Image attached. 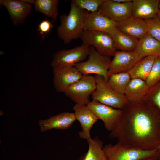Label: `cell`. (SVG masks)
Instances as JSON below:
<instances>
[{
  "label": "cell",
  "mask_w": 160,
  "mask_h": 160,
  "mask_svg": "<svg viewBox=\"0 0 160 160\" xmlns=\"http://www.w3.org/2000/svg\"><path fill=\"white\" fill-rule=\"evenodd\" d=\"M89 47L82 44L71 49L58 51L53 56L51 66L53 68L74 66L88 56Z\"/></svg>",
  "instance_id": "cell-8"
},
{
  "label": "cell",
  "mask_w": 160,
  "mask_h": 160,
  "mask_svg": "<svg viewBox=\"0 0 160 160\" xmlns=\"http://www.w3.org/2000/svg\"><path fill=\"white\" fill-rule=\"evenodd\" d=\"M73 109L76 120L80 122L82 129L79 132V136L80 138L87 140L91 138V129L98 119L87 105H75Z\"/></svg>",
  "instance_id": "cell-14"
},
{
  "label": "cell",
  "mask_w": 160,
  "mask_h": 160,
  "mask_svg": "<svg viewBox=\"0 0 160 160\" xmlns=\"http://www.w3.org/2000/svg\"><path fill=\"white\" fill-rule=\"evenodd\" d=\"M157 150H158V151L159 153V156H160V143H159V145L158 148H157Z\"/></svg>",
  "instance_id": "cell-34"
},
{
  "label": "cell",
  "mask_w": 160,
  "mask_h": 160,
  "mask_svg": "<svg viewBox=\"0 0 160 160\" xmlns=\"http://www.w3.org/2000/svg\"><path fill=\"white\" fill-rule=\"evenodd\" d=\"M132 1L120 3L113 0H105L98 11L114 22H120L131 16Z\"/></svg>",
  "instance_id": "cell-10"
},
{
  "label": "cell",
  "mask_w": 160,
  "mask_h": 160,
  "mask_svg": "<svg viewBox=\"0 0 160 160\" xmlns=\"http://www.w3.org/2000/svg\"><path fill=\"white\" fill-rule=\"evenodd\" d=\"M116 25L117 22L110 19L98 11L89 12L85 18L84 30L109 33L116 27Z\"/></svg>",
  "instance_id": "cell-15"
},
{
  "label": "cell",
  "mask_w": 160,
  "mask_h": 160,
  "mask_svg": "<svg viewBox=\"0 0 160 160\" xmlns=\"http://www.w3.org/2000/svg\"><path fill=\"white\" fill-rule=\"evenodd\" d=\"M96 84L95 77L83 75L78 81L69 86L64 92L78 105H87L89 97L95 90Z\"/></svg>",
  "instance_id": "cell-7"
},
{
  "label": "cell",
  "mask_w": 160,
  "mask_h": 160,
  "mask_svg": "<svg viewBox=\"0 0 160 160\" xmlns=\"http://www.w3.org/2000/svg\"><path fill=\"white\" fill-rule=\"evenodd\" d=\"M122 110L121 119L110 137L142 149H157L160 141V111L144 100L129 103Z\"/></svg>",
  "instance_id": "cell-1"
},
{
  "label": "cell",
  "mask_w": 160,
  "mask_h": 160,
  "mask_svg": "<svg viewBox=\"0 0 160 160\" xmlns=\"http://www.w3.org/2000/svg\"><path fill=\"white\" fill-rule=\"evenodd\" d=\"M111 60L110 57L99 54L93 47L90 46L87 60L78 63L74 66L83 75L95 74L102 76L108 81V72Z\"/></svg>",
  "instance_id": "cell-5"
},
{
  "label": "cell",
  "mask_w": 160,
  "mask_h": 160,
  "mask_svg": "<svg viewBox=\"0 0 160 160\" xmlns=\"http://www.w3.org/2000/svg\"><path fill=\"white\" fill-rule=\"evenodd\" d=\"M87 140L88 145L87 151L79 160H107L103 142L98 137L90 138Z\"/></svg>",
  "instance_id": "cell-23"
},
{
  "label": "cell",
  "mask_w": 160,
  "mask_h": 160,
  "mask_svg": "<svg viewBox=\"0 0 160 160\" xmlns=\"http://www.w3.org/2000/svg\"><path fill=\"white\" fill-rule=\"evenodd\" d=\"M80 38L82 44L93 47L98 53L104 56H114L117 51L109 33L84 30Z\"/></svg>",
  "instance_id": "cell-6"
},
{
  "label": "cell",
  "mask_w": 160,
  "mask_h": 160,
  "mask_svg": "<svg viewBox=\"0 0 160 160\" xmlns=\"http://www.w3.org/2000/svg\"><path fill=\"white\" fill-rule=\"evenodd\" d=\"M105 0H72L71 2L89 12L98 11L102 4Z\"/></svg>",
  "instance_id": "cell-28"
},
{
  "label": "cell",
  "mask_w": 160,
  "mask_h": 160,
  "mask_svg": "<svg viewBox=\"0 0 160 160\" xmlns=\"http://www.w3.org/2000/svg\"><path fill=\"white\" fill-rule=\"evenodd\" d=\"M131 78L128 71L112 75L109 76L108 82L116 92L124 95L127 87Z\"/></svg>",
  "instance_id": "cell-25"
},
{
  "label": "cell",
  "mask_w": 160,
  "mask_h": 160,
  "mask_svg": "<svg viewBox=\"0 0 160 160\" xmlns=\"http://www.w3.org/2000/svg\"><path fill=\"white\" fill-rule=\"evenodd\" d=\"M145 21L147 33L160 41V18L157 15Z\"/></svg>",
  "instance_id": "cell-29"
},
{
  "label": "cell",
  "mask_w": 160,
  "mask_h": 160,
  "mask_svg": "<svg viewBox=\"0 0 160 160\" xmlns=\"http://www.w3.org/2000/svg\"><path fill=\"white\" fill-rule=\"evenodd\" d=\"M159 160H160V156H159Z\"/></svg>",
  "instance_id": "cell-35"
},
{
  "label": "cell",
  "mask_w": 160,
  "mask_h": 160,
  "mask_svg": "<svg viewBox=\"0 0 160 160\" xmlns=\"http://www.w3.org/2000/svg\"><path fill=\"white\" fill-rule=\"evenodd\" d=\"M96 88L92 93V100L116 109L122 110L129 103L124 95L115 92L101 76L95 77Z\"/></svg>",
  "instance_id": "cell-4"
},
{
  "label": "cell",
  "mask_w": 160,
  "mask_h": 160,
  "mask_svg": "<svg viewBox=\"0 0 160 160\" xmlns=\"http://www.w3.org/2000/svg\"><path fill=\"white\" fill-rule=\"evenodd\" d=\"M53 83L56 90L64 92L67 88L82 76L74 66L53 68Z\"/></svg>",
  "instance_id": "cell-11"
},
{
  "label": "cell",
  "mask_w": 160,
  "mask_h": 160,
  "mask_svg": "<svg viewBox=\"0 0 160 160\" xmlns=\"http://www.w3.org/2000/svg\"><path fill=\"white\" fill-rule=\"evenodd\" d=\"M0 4L7 9L11 20L15 25L23 24L32 11L31 4L23 0H1Z\"/></svg>",
  "instance_id": "cell-13"
},
{
  "label": "cell",
  "mask_w": 160,
  "mask_h": 160,
  "mask_svg": "<svg viewBox=\"0 0 160 160\" xmlns=\"http://www.w3.org/2000/svg\"><path fill=\"white\" fill-rule=\"evenodd\" d=\"M160 81V55L156 57L150 73L145 81L150 87Z\"/></svg>",
  "instance_id": "cell-27"
},
{
  "label": "cell",
  "mask_w": 160,
  "mask_h": 160,
  "mask_svg": "<svg viewBox=\"0 0 160 160\" xmlns=\"http://www.w3.org/2000/svg\"><path fill=\"white\" fill-rule=\"evenodd\" d=\"M76 120L74 113L64 112L46 120H40L39 124L42 132L52 129H66L70 127Z\"/></svg>",
  "instance_id": "cell-17"
},
{
  "label": "cell",
  "mask_w": 160,
  "mask_h": 160,
  "mask_svg": "<svg viewBox=\"0 0 160 160\" xmlns=\"http://www.w3.org/2000/svg\"><path fill=\"white\" fill-rule=\"evenodd\" d=\"M116 27L122 32L138 40L147 33L145 21L132 16L117 22Z\"/></svg>",
  "instance_id": "cell-18"
},
{
  "label": "cell",
  "mask_w": 160,
  "mask_h": 160,
  "mask_svg": "<svg viewBox=\"0 0 160 160\" xmlns=\"http://www.w3.org/2000/svg\"><path fill=\"white\" fill-rule=\"evenodd\" d=\"M103 149L107 160H140L158 153L157 149L147 150L123 144L106 145Z\"/></svg>",
  "instance_id": "cell-3"
},
{
  "label": "cell",
  "mask_w": 160,
  "mask_h": 160,
  "mask_svg": "<svg viewBox=\"0 0 160 160\" xmlns=\"http://www.w3.org/2000/svg\"><path fill=\"white\" fill-rule=\"evenodd\" d=\"M117 50L133 52L137 45L139 40L122 32L116 27L110 33Z\"/></svg>",
  "instance_id": "cell-21"
},
{
  "label": "cell",
  "mask_w": 160,
  "mask_h": 160,
  "mask_svg": "<svg viewBox=\"0 0 160 160\" xmlns=\"http://www.w3.org/2000/svg\"><path fill=\"white\" fill-rule=\"evenodd\" d=\"M157 56L151 55L140 59L128 71L131 79L138 78L145 81Z\"/></svg>",
  "instance_id": "cell-22"
},
{
  "label": "cell",
  "mask_w": 160,
  "mask_h": 160,
  "mask_svg": "<svg viewBox=\"0 0 160 160\" xmlns=\"http://www.w3.org/2000/svg\"><path fill=\"white\" fill-rule=\"evenodd\" d=\"M159 156H160L158 153L153 156L145 158L140 160H159Z\"/></svg>",
  "instance_id": "cell-31"
},
{
  "label": "cell",
  "mask_w": 160,
  "mask_h": 160,
  "mask_svg": "<svg viewBox=\"0 0 160 160\" xmlns=\"http://www.w3.org/2000/svg\"><path fill=\"white\" fill-rule=\"evenodd\" d=\"M52 27L51 22L47 20H43L39 25L38 30L40 33L44 36L49 33Z\"/></svg>",
  "instance_id": "cell-30"
},
{
  "label": "cell",
  "mask_w": 160,
  "mask_h": 160,
  "mask_svg": "<svg viewBox=\"0 0 160 160\" xmlns=\"http://www.w3.org/2000/svg\"><path fill=\"white\" fill-rule=\"evenodd\" d=\"M140 59L133 51H117L111 61L109 77L113 74L129 71Z\"/></svg>",
  "instance_id": "cell-12"
},
{
  "label": "cell",
  "mask_w": 160,
  "mask_h": 160,
  "mask_svg": "<svg viewBox=\"0 0 160 160\" xmlns=\"http://www.w3.org/2000/svg\"><path fill=\"white\" fill-rule=\"evenodd\" d=\"M87 106L103 122L106 129L111 132L121 117L123 111L103 104L97 100L90 101Z\"/></svg>",
  "instance_id": "cell-9"
},
{
  "label": "cell",
  "mask_w": 160,
  "mask_h": 160,
  "mask_svg": "<svg viewBox=\"0 0 160 160\" xmlns=\"http://www.w3.org/2000/svg\"><path fill=\"white\" fill-rule=\"evenodd\" d=\"M133 52L140 59L151 55H160V41L147 33L139 40Z\"/></svg>",
  "instance_id": "cell-20"
},
{
  "label": "cell",
  "mask_w": 160,
  "mask_h": 160,
  "mask_svg": "<svg viewBox=\"0 0 160 160\" xmlns=\"http://www.w3.org/2000/svg\"><path fill=\"white\" fill-rule=\"evenodd\" d=\"M159 0H133L131 16L146 20L157 15Z\"/></svg>",
  "instance_id": "cell-16"
},
{
  "label": "cell",
  "mask_w": 160,
  "mask_h": 160,
  "mask_svg": "<svg viewBox=\"0 0 160 160\" xmlns=\"http://www.w3.org/2000/svg\"><path fill=\"white\" fill-rule=\"evenodd\" d=\"M157 16L160 18V0H159V11L157 13Z\"/></svg>",
  "instance_id": "cell-33"
},
{
  "label": "cell",
  "mask_w": 160,
  "mask_h": 160,
  "mask_svg": "<svg viewBox=\"0 0 160 160\" xmlns=\"http://www.w3.org/2000/svg\"><path fill=\"white\" fill-rule=\"evenodd\" d=\"M149 88L145 81L132 78L127 87L124 95L129 103H138L143 100Z\"/></svg>",
  "instance_id": "cell-19"
},
{
  "label": "cell",
  "mask_w": 160,
  "mask_h": 160,
  "mask_svg": "<svg viewBox=\"0 0 160 160\" xmlns=\"http://www.w3.org/2000/svg\"><path fill=\"white\" fill-rule=\"evenodd\" d=\"M89 12L71 2L69 14L60 17V24L57 28V35L65 44L80 38L84 30L85 18Z\"/></svg>",
  "instance_id": "cell-2"
},
{
  "label": "cell",
  "mask_w": 160,
  "mask_h": 160,
  "mask_svg": "<svg viewBox=\"0 0 160 160\" xmlns=\"http://www.w3.org/2000/svg\"><path fill=\"white\" fill-rule=\"evenodd\" d=\"M59 4L58 0H35L33 4L36 11L50 17L53 23L56 21L59 15Z\"/></svg>",
  "instance_id": "cell-24"
},
{
  "label": "cell",
  "mask_w": 160,
  "mask_h": 160,
  "mask_svg": "<svg viewBox=\"0 0 160 160\" xmlns=\"http://www.w3.org/2000/svg\"><path fill=\"white\" fill-rule=\"evenodd\" d=\"M114 1L117 3H126L130 2H132L133 0H113Z\"/></svg>",
  "instance_id": "cell-32"
},
{
  "label": "cell",
  "mask_w": 160,
  "mask_h": 160,
  "mask_svg": "<svg viewBox=\"0 0 160 160\" xmlns=\"http://www.w3.org/2000/svg\"><path fill=\"white\" fill-rule=\"evenodd\" d=\"M143 100L149 103L160 111V81L149 88Z\"/></svg>",
  "instance_id": "cell-26"
}]
</instances>
